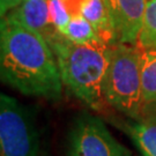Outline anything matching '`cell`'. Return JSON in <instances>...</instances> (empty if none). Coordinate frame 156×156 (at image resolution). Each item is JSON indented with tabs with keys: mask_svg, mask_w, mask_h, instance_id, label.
Wrapping results in <instances>:
<instances>
[{
	"mask_svg": "<svg viewBox=\"0 0 156 156\" xmlns=\"http://www.w3.org/2000/svg\"><path fill=\"white\" fill-rule=\"evenodd\" d=\"M0 156H39V134L31 112L1 91Z\"/></svg>",
	"mask_w": 156,
	"mask_h": 156,
	"instance_id": "cell-4",
	"label": "cell"
},
{
	"mask_svg": "<svg viewBox=\"0 0 156 156\" xmlns=\"http://www.w3.org/2000/svg\"><path fill=\"white\" fill-rule=\"evenodd\" d=\"M136 45L144 49L156 48V0L148 1Z\"/></svg>",
	"mask_w": 156,
	"mask_h": 156,
	"instance_id": "cell-12",
	"label": "cell"
},
{
	"mask_svg": "<svg viewBox=\"0 0 156 156\" xmlns=\"http://www.w3.org/2000/svg\"><path fill=\"white\" fill-rule=\"evenodd\" d=\"M0 81L21 94L45 100L62 97L55 53L36 30L0 16Z\"/></svg>",
	"mask_w": 156,
	"mask_h": 156,
	"instance_id": "cell-1",
	"label": "cell"
},
{
	"mask_svg": "<svg viewBox=\"0 0 156 156\" xmlns=\"http://www.w3.org/2000/svg\"><path fill=\"white\" fill-rule=\"evenodd\" d=\"M103 95L108 105L129 119L142 118L140 50L136 45L116 43L111 46Z\"/></svg>",
	"mask_w": 156,
	"mask_h": 156,
	"instance_id": "cell-3",
	"label": "cell"
},
{
	"mask_svg": "<svg viewBox=\"0 0 156 156\" xmlns=\"http://www.w3.org/2000/svg\"><path fill=\"white\" fill-rule=\"evenodd\" d=\"M139 48V46H138ZM144 109L156 105V48H139Z\"/></svg>",
	"mask_w": 156,
	"mask_h": 156,
	"instance_id": "cell-10",
	"label": "cell"
},
{
	"mask_svg": "<svg viewBox=\"0 0 156 156\" xmlns=\"http://www.w3.org/2000/svg\"><path fill=\"white\" fill-rule=\"evenodd\" d=\"M123 131L133 141L141 156H156V115L125 122Z\"/></svg>",
	"mask_w": 156,
	"mask_h": 156,
	"instance_id": "cell-8",
	"label": "cell"
},
{
	"mask_svg": "<svg viewBox=\"0 0 156 156\" xmlns=\"http://www.w3.org/2000/svg\"><path fill=\"white\" fill-rule=\"evenodd\" d=\"M49 11L52 28L56 33L62 35L72 17L64 0H49Z\"/></svg>",
	"mask_w": 156,
	"mask_h": 156,
	"instance_id": "cell-13",
	"label": "cell"
},
{
	"mask_svg": "<svg viewBox=\"0 0 156 156\" xmlns=\"http://www.w3.org/2000/svg\"><path fill=\"white\" fill-rule=\"evenodd\" d=\"M62 35L74 43H89L96 39H101L91 23L81 14L71 17Z\"/></svg>",
	"mask_w": 156,
	"mask_h": 156,
	"instance_id": "cell-11",
	"label": "cell"
},
{
	"mask_svg": "<svg viewBox=\"0 0 156 156\" xmlns=\"http://www.w3.org/2000/svg\"><path fill=\"white\" fill-rule=\"evenodd\" d=\"M5 16L38 31L46 41L56 33L50 22L49 0H23Z\"/></svg>",
	"mask_w": 156,
	"mask_h": 156,
	"instance_id": "cell-7",
	"label": "cell"
},
{
	"mask_svg": "<svg viewBox=\"0 0 156 156\" xmlns=\"http://www.w3.org/2000/svg\"><path fill=\"white\" fill-rule=\"evenodd\" d=\"M23 0H0V16H5L15 7L20 5Z\"/></svg>",
	"mask_w": 156,
	"mask_h": 156,
	"instance_id": "cell-14",
	"label": "cell"
},
{
	"mask_svg": "<svg viewBox=\"0 0 156 156\" xmlns=\"http://www.w3.org/2000/svg\"><path fill=\"white\" fill-rule=\"evenodd\" d=\"M80 14L94 27L97 36L110 45L116 44V36L103 0H84Z\"/></svg>",
	"mask_w": 156,
	"mask_h": 156,
	"instance_id": "cell-9",
	"label": "cell"
},
{
	"mask_svg": "<svg viewBox=\"0 0 156 156\" xmlns=\"http://www.w3.org/2000/svg\"><path fill=\"white\" fill-rule=\"evenodd\" d=\"M66 156H133L98 116L82 112L67 132Z\"/></svg>",
	"mask_w": 156,
	"mask_h": 156,
	"instance_id": "cell-5",
	"label": "cell"
},
{
	"mask_svg": "<svg viewBox=\"0 0 156 156\" xmlns=\"http://www.w3.org/2000/svg\"><path fill=\"white\" fill-rule=\"evenodd\" d=\"M117 43L136 45L148 0H103Z\"/></svg>",
	"mask_w": 156,
	"mask_h": 156,
	"instance_id": "cell-6",
	"label": "cell"
},
{
	"mask_svg": "<svg viewBox=\"0 0 156 156\" xmlns=\"http://www.w3.org/2000/svg\"><path fill=\"white\" fill-rule=\"evenodd\" d=\"M55 53L62 84L80 102L94 111H104L103 82L112 45L102 39L74 43L55 33L48 39Z\"/></svg>",
	"mask_w": 156,
	"mask_h": 156,
	"instance_id": "cell-2",
	"label": "cell"
}]
</instances>
